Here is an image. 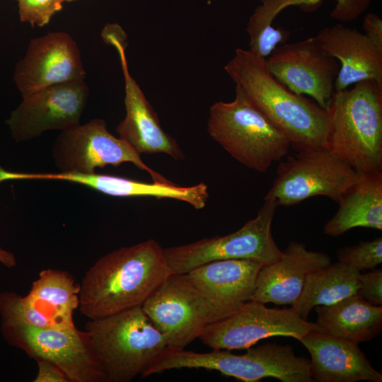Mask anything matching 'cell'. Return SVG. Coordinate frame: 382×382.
Masks as SVG:
<instances>
[{"label":"cell","instance_id":"6da1fadb","mask_svg":"<svg viewBox=\"0 0 382 382\" xmlns=\"http://www.w3.org/2000/svg\"><path fill=\"white\" fill-rule=\"evenodd\" d=\"M171 274L156 241L122 247L87 270L80 284L79 311L93 320L141 306Z\"/></svg>","mask_w":382,"mask_h":382},{"label":"cell","instance_id":"7a4b0ae2","mask_svg":"<svg viewBox=\"0 0 382 382\" xmlns=\"http://www.w3.org/2000/svg\"><path fill=\"white\" fill-rule=\"evenodd\" d=\"M224 69L297 151L325 148L327 110L277 80L270 73L266 59L249 50L237 48Z\"/></svg>","mask_w":382,"mask_h":382},{"label":"cell","instance_id":"3957f363","mask_svg":"<svg viewBox=\"0 0 382 382\" xmlns=\"http://www.w3.org/2000/svg\"><path fill=\"white\" fill-rule=\"evenodd\" d=\"M326 110L325 149L357 171H382V84L366 80L335 91Z\"/></svg>","mask_w":382,"mask_h":382},{"label":"cell","instance_id":"277c9868","mask_svg":"<svg viewBox=\"0 0 382 382\" xmlns=\"http://www.w3.org/2000/svg\"><path fill=\"white\" fill-rule=\"evenodd\" d=\"M180 369L215 370L244 382H257L268 377L282 382H313L309 359L296 356L289 345L270 342L249 347L243 354L227 349L199 353L167 347L141 377Z\"/></svg>","mask_w":382,"mask_h":382},{"label":"cell","instance_id":"5b68a950","mask_svg":"<svg viewBox=\"0 0 382 382\" xmlns=\"http://www.w3.org/2000/svg\"><path fill=\"white\" fill-rule=\"evenodd\" d=\"M85 331L110 382L132 381L168 345L141 306L89 320Z\"/></svg>","mask_w":382,"mask_h":382},{"label":"cell","instance_id":"8992f818","mask_svg":"<svg viewBox=\"0 0 382 382\" xmlns=\"http://www.w3.org/2000/svg\"><path fill=\"white\" fill-rule=\"evenodd\" d=\"M235 93L232 101H219L211 106L208 133L239 163L265 172L287 155L290 141L238 86Z\"/></svg>","mask_w":382,"mask_h":382},{"label":"cell","instance_id":"52a82bcc","mask_svg":"<svg viewBox=\"0 0 382 382\" xmlns=\"http://www.w3.org/2000/svg\"><path fill=\"white\" fill-rule=\"evenodd\" d=\"M277 207L274 199L265 198L256 217L233 233L163 248L171 273L185 274L203 264L221 260H250L262 265L277 261L282 253L272 233Z\"/></svg>","mask_w":382,"mask_h":382},{"label":"cell","instance_id":"ba28073f","mask_svg":"<svg viewBox=\"0 0 382 382\" xmlns=\"http://www.w3.org/2000/svg\"><path fill=\"white\" fill-rule=\"evenodd\" d=\"M167 347L182 349L209 324L233 313L201 292L183 274H171L141 306Z\"/></svg>","mask_w":382,"mask_h":382},{"label":"cell","instance_id":"9c48e42d","mask_svg":"<svg viewBox=\"0 0 382 382\" xmlns=\"http://www.w3.org/2000/svg\"><path fill=\"white\" fill-rule=\"evenodd\" d=\"M358 175L359 171L325 148L298 151L279 163L265 198L284 207L316 196L338 202Z\"/></svg>","mask_w":382,"mask_h":382},{"label":"cell","instance_id":"30bf717a","mask_svg":"<svg viewBox=\"0 0 382 382\" xmlns=\"http://www.w3.org/2000/svg\"><path fill=\"white\" fill-rule=\"evenodd\" d=\"M6 341L30 357L59 367L70 382H104L106 377L87 332L76 326L38 328L1 323Z\"/></svg>","mask_w":382,"mask_h":382},{"label":"cell","instance_id":"8fae6325","mask_svg":"<svg viewBox=\"0 0 382 382\" xmlns=\"http://www.w3.org/2000/svg\"><path fill=\"white\" fill-rule=\"evenodd\" d=\"M52 156L61 172L93 173L96 168L131 163L154 182H171L148 166L126 141L110 133L102 119L62 131L53 144Z\"/></svg>","mask_w":382,"mask_h":382},{"label":"cell","instance_id":"7c38bea8","mask_svg":"<svg viewBox=\"0 0 382 382\" xmlns=\"http://www.w3.org/2000/svg\"><path fill=\"white\" fill-rule=\"evenodd\" d=\"M80 284L67 272L42 270L28 294L0 293L1 323L38 328L74 327L73 315L79 306Z\"/></svg>","mask_w":382,"mask_h":382},{"label":"cell","instance_id":"4fadbf2b","mask_svg":"<svg viewBox=\"0 0 382 382\" xmlns=\"http://www.w3.org/2000/svg\"><path fill=\"white\" fill-rule=\"evenodd\" d=\"M311 330H323L302 318L292 308H267L248 301L232 315L207 325L199 338L212 349H243L272 336L296 340Z\"/></svg>","mask_w":382,"mask_h":382},{"label":"cell","instance_id":"5bb4252c","mask_svg":"<svg viewBox=\"0 0 382 382\" xmlns=\"http://www.w3.org/2000/svg\"><path fill=\"white\" fill-rule=\"evenodd\" d=\"M88 96L85 80L46 87L22 96L6 122L16 141L48 130L65 131L80 125Z\"/></svg>","mask_w":382,"mask_h":382},{"label":"cell","instance_id":"9a60e30c","mask_svg":"<svg viewBox=\"0 0 382 382\" xmlns=\"http://www.w3.org/2000/svg\"><path fill=\"white\" fill-rule=\"evenodd\" d=\"M266 62L270 73L291 91L326 109L340 64L316 36L278 47Z\"/></svg>","mask_w":382,"mask_h":382},{"label":"cell","instance_id":"2e32d148","mask_svg":"<svg viewBox=\"0 0 382 382\" xmlns=\"http://www.w3.org/2000/svg\"><path fill=\"white\" fill-rule=\"evenodd\" d=\"M105 42L117 51L125 81L126 115L115 132L139 154H166L175 160L185 155L179 144L162 128L157 114L142 90L129 73L125 55L127 35L118 28L108 30L103 35Z\"/></svg>","mask_w":382,"mask_h":382},{"label":"cell","instance_id":"e0dca14e","mask_svg":"<svg viewBox=\"0 0 382 382\" xmlns=\"http://www.w3.org/2000/svg\"><path fill=\"white\" fill-rule=\"evenodd\" d=\"M85 78L78 45L63 31L50 32L31 40L13 73L14 83L22 96Z\"/></svg>","mask_w":382,"mask_h":382},{"label":"cell","instance_id":"ac0fdd59","mask_svg":"<svg viewBox=\"0 0 382 382\" xmlns=\"http://www.w3.org/2000/svg\"><path fill=\"white\" fill-rule=\"evenodd\" d=\"M330 264L328 254L308 250L304 243L291 241L279 260L261 267L250 300L293 306L301 293L306 277Z\"/></svg>","mask_w":382,"mask_h":382},{"label":"cell","instance_id":"d6986e66","mask_svg":"<svg viewBox=\"0 0 382 382\" xmlns=\"http://www.w3.org/2000/svg\"><path fill=\"white\" fill-rule=\"evenodd\" d=\"M299 341L311 357L310 374L313 382H381L358 344L321 330H311Z\"/></svg>","mask_w":382,"mask_h":382},{"label":"cell","instance_id":"ffe728a7","mask_svg":"<svg viewBox=\"0 0 382 382\" xmlns=\"http://www.w3.org/2000/svg\"><path fill=\"white\" fill-rule=\"evenodd\" d=\"M316 37L340 62L335 91L366 80L382 84V50L366 35L340 23L322 29Z\"/></svg>","mask_w":382,"mask_h":382},{"label":"cell","instance_id":"44dd1931","mask_svg":"<svg viewBox=\"0 0 382 382\" xmlns=\"http://www.w3.org/2000/svg\"><path fill=\"white\" fill-rule=\"evenodd\" d=\"M262 266L250 260H221L183 274L201 292L234 313L251 299Z\"/></svg>","mask_w":382,"mask_h":382},{"label":"cell","instance_id":"7402d4cb","mask_svg":"<svg viewBox=\"0 0 382 382\" xmlns=\"http://www.w3.org/2000/svg\"><path fill=\"white\" fill-rule=\"evenodd\" d=\"M55 180L79 183L113 197H151L185 202L196 209H203L209 198L208 186L200 183L183 187L170 183H149L123 177L105 174L59 172L52 173Z\"/></svg>","mask_w":382,"mask_h":382},{"label":"cell","instance_id":"603a6c76","mask_svg":"<svg viewBox=\"0 0 382 382\" xmlns=\"http://www.w3.org/2000/svg\"><path fill=\"white\" fill-rule=\"evenodd\" d=\"M337 203V211L323 228L325 234L337 237L357 227L381 231L382 171H359Z\"/></svg>","mask_w":382,"mask_h":382},{"label":"cell","instance_id":"cb8c5ba5","mask_svg":"<svg viewBox=\"0 0 382 382\" xmlns=\"http://www.w3.org/2000/svg\"><path fill=\"white\" fill-rule=\"evenodd\" d=\"M315 310L316 323L323 331L357 344L376 337L382 328V306H374L357 294L317 306Z\"/></svg>","mask_w":382,"mask_h":382},{"label":"cell","instance_id":"d4e9b609","mask_svg":"<svg viewBox=\"0 0 382 382\" xmlns=\"http://www.w3.org/2000/svg\"><path fill=\"white\" fill-rule=\"evenodd\" d=\"M360 273L340 261L313 272L306 277L301 293L291 307L307 320L316 306L330 305L357 294Z\"/></svg>","mask_w":382,"mask_h":382},{"label":"cell","instance_id":"484cf974","mask_svg":"<svg viewBox=\"0 0 382 382\" xmlns=\"http://www.w3.org/2000/svg\"><path fill=\"white\" fill-rule=\"evenodd\" d=\"M336 255L338 261L354 267L360 272L374 269L382 262V238L340 248Z\"/></svg>","mask_w":382,"mask_h":382},{"label":"cell","instance_id":"4316f807","mask_svg":"<svg viewBox=\"0 0 382 382\" xmlns=\"http://www.w3.org/2000/svg\"><path fill=\"white\" fill-rule=\"evenodd\" d=\"M18 13L22 22L32 26L43 27L69 0H17Z\"/></svg>","mask_w":382,"mask_h":382},{"label":"cell","instance_id":"83f0119b","mask_svg":"<svg viewBox=\"0 0 382 382\" xmlns=\"http://www.w3.org/2000/svg\"><path fill=\"white\" fill-rule=\"evenodd\" d=\"M323 0H309L311 5L318 8ZM371 0H336V6L330 13V16L341 22H351L356 20L369 7Z\"/></svg>","mask_w":382,"mask_h":382},{"label":"cell","instance_id":"f1b7e54d","mask_svg":"<svg viewBox=\"0 0 382 382\" xmlns=\"http://www.w3.org/2000/svg\"><path fill=\"white\" fill-rule=\"evenodd\" d=\"M357 294L374 306L382 305V270L360 273Z\"/></svg>","mask_w":382,"mask_h":382},{"label":"cell","instance_id":"f546056e","mask_svg":"<svg viewBox=\"0 0 382 382\" xmlns=\"http://www.w3.org/2000/svg\"><path fill=\"white\" fill-rule=\"evenodd\" d=\"M38 371L33 382H70L65 374L55 364L44 359H35Z\"/></svg>","mask_w":382,"mask_h":382},{"label":"cell","instance_id":"4dcf8cb0","mask_svg":"<svg viewBox=\"0 0 382 382\" xmlns=\"http://www.w3.org/2000/svg\"><path fill=\"white\" fill-rule=\"evenodd\" d=\"M363 29L368 38L382 50V19L377 14L367 13L363 20Z\"/></svg>","mask_w":382,"mask_h":382},{"label":"cell","instance_id":"1f68e13d","mask_svg":"<svg viewBox=\"0 0 382 382\" xmlns=\"http://www.w3.org/2000/svg\"><path fill=\"white\" fill-rule=\"evenodd\" d=\"M0 262L6 267L12 268L16 265V259L13 253L0 246Z\"/></svg>","mask_w":382,"mask_h":382},{"label":"cell","instance_id":"d6a6232c","mask_svg":"<svg viewBox=\"0 0 382 382\" xmlns=\"http://www.w3.org/2000/svg\"><path fill=\"white\" fill-rule=\"evenodd\" d=\"M77 1V0H69V2H70V1Z\"/></svg>","mask_w":382,"mask_h":382}]
</instances>
